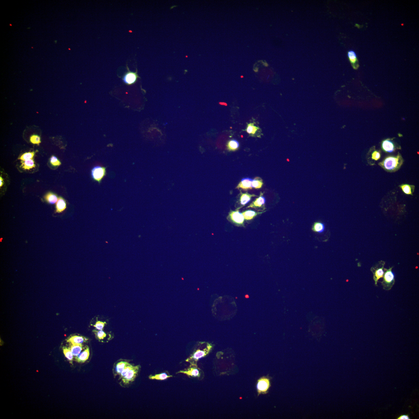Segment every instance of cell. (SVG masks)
<instances>
[{
  "label": "cell",
  "instance_id": "obj_1",
  "mask_svg": "<svg viewBox=\"0 0 419 419\" xmlns=\"http://www.w3.org/2000/svg\"><path fill=\"white\" fill-rule=\"evenodd\" d=\"M200 344L198 349L186 360L187 362L190 363V365H197L198 361L206 356L213 347L212 345L208 343L201 342Z\"/></svg>",
  "mask_w": 419,
  "mask_h": 419
},
{
  "label": "cell",
  "instance_id": "obj_2",
  "mask_svg": "<svg viewBox=\"0 0 419 419\" xmlns=\"http://www.w3.org/2000/svg\"><path fill=\"white\" fill-rule=\"evenodd\" d=\"M403 162L401 156L399 154L396 157H387L379 164L387 171L394 172L399 170Z\"/></svg>",
  "mask_w": 419,
  "mask_h": 419
},
{
  "label": "cell",
  "instance_id": "obj_3",
  "mask_svg": "<svg viewBox=\"0 0 419 419\" xmlns=\"http://www.w3.org/2000/svg\"><path fill=\"white\" fill-rule=\"evenodd\" d=\"M228 220L237 226H244L245 219L242 213L238 209L229 212L227 217Z\"/></svg>",
  "mask_w": 419,
  "mask_h": 419
},
{
  "label": "cell",
  "instance_id": "obj_4",
  "mask_svg": "<svg viewBox=\"0 0 419 419\" xmlns=\"http://www.w3.org/2000/svg\"><path fill=\"white\" fill-rule=\"evenodd\" d=\"M392 267L387 269H385V273L383 275V280L382 282L384 290H389L391 289L395 283L394 274L392 271Z\"/></svg>",
  "mask_w": 419,
  "mask_h": 419
},
{
  "label": "cell",
  "instance_id": "obj_5",
  "mask_svg": "<svg viewBox=\"0 0 419 419\" xmlns=\"http://www.w3.org/2000/svg\"><path fill=\"white\" fill-rule=\"evenodd\" d=\"M263 195L264 193L261 192L258 197L255 199L246 208H254L258 212L264 211L266 209V200L265 198L263 196Z\"/></svg>",
  "mask_w": 419,
  "mask_h": 419
},
{
  "label": "cell",
  "instance_id": "obj_6",
  "mask_svg": "<svg viewBox=\"0 0 419 419\" xmlns=\"http://www.w3.org/2000/svg\"><path fill=\"white\" fill-rule=\"evenodd\" d=\"M270 387V380L267 377H263L258 379L257 384L258 394H265Z\"/></svg>",
  "mask_w": 419,
  "mask_h": 419
},
{
  "label": "cell",
  "instance_id": "obj_7",
  "mask_svg": "<svg viewBox=\"0 0 419 419\" xmlns=\"http://www.w3.org/2000/svg\"><path fill=\"white\" fill-rule=\"evenodd\" d=\"M106 174V169L101 166H96L92 169L91 176L95 181L101 182L103 178Z\"/></svg>",
  "mask_w": 419,
  "mask_h": 419
},
{
  "label": "cell",
  "instance_id": "obj_8",
  "mask_svg": "<svg viewBox=\"0 0 419 419\" xmlns=\"http://www.w3.org/2000/svg\"><path fill=\"white\" fill-rule=\"evenodd\" d=\"M257 196L254 194H250L247 192L243 193L241 191L239 195V199H237V205L238 209L242 208L246 204L249 203L252 199V198Z\"/></svg>",
  "mask_w": 419,
  "mask_h": 419
},
{
  "label": "cell",
  "instance_id": "obj_9",
  "mask_svg": "<svg viewBox=\"0 0 419 419\" xmlns=\"http://www.w3.org/2000/svg\"><path fill=\"white\" fill-rule=\"evenodd\" d=\"M140 368V366H135L128 371L126 375L122 378V381L124 383L128 384L130 382H133L137 376Z\"/></svg>",
  "mask_w": 419,
  "mask_h": 419
},
{
  "label": "cell",
  "instance_id": "obj_10",
  "mask_svg": "<svg viewBox=\"0 0 419 419\" xmlns=\"http://www.w3.org/2000/svg\"><path fill=\"white\" fill-rule=\"evenodd\" d=\"M182 373L188 376L193 377H200V370L198 368L197 365H190V367L184 370L180 371L177 373Z\"/></svg>",
  "mask_w": 419,
  "mask_h": 419
},
{
  "label": "cell",
  "instance_id": "obj_11",
  "mask_svg": "<svg viewBox=\"0 0 419 419\" xmlns=\"http://www.w3.org/2000/svg\"><path fill=\"white\" fill-rule=\"evenodd\" d=\"M139 78L137 72H128L124 76L123 80L124 82L128 85H132L134 84L136 82L137 78Z\"/></svg>",
  "mask_w": 419,
  "mask_h": 419
},
{
  "label": "cell",
  "instance_id": "obj_12",
  "mask_svg": "<svg viewBox=\"0 0 419 419\" xmlns=\"http://www.w3.org/2000/svg\"><path fill=\"white\" fill-rule=\"evenodd\" d=\"M252 179L250 178H244L241 180L237 187V189H241L245 191L252 190Z\"/></svg>",
  "mask_w": 419,
  "mask_h": 419
},
{
  "label": "cell",
  "instance_id": "obj_13",
  "mask_svg": "<svg viewBox=\"0 0 419 419\" xmlns=\"http://www.w3.org/2000/svg\"><path fill=\"white\" fill-rule=\"evenodd\" d=\"M384 264L382 266V267H376L375 268H373L372 270V272L373 273V279L375 282V285L376 286H377L378 281L379 279L383 277L384 274L383 270Z\"/></svg>",
  "mask_w": 419,
  "mask_h": 419
},
{
  "label": "cell",
  "instance_id": "obj_14",
  "mask_svg": "<svg viewBox=\"0 0 419 419\" xmlns=\"http://www.w3.org/2000/svg\"><path fill=\"white\" fill-rule=\"evenodd\" d=\"M66 208V203L63 198H59L56 204V212L60 213L63 212Z\"/></svg>",
  "mask_w": 419,
  "mask_h": 419
},
{
  "label": "cell",
  "instance_id": "obj_15",
  "mask_svg": "<svg viewBox=\"0 0 419 419\" xmlns=\"http://www.w3.org/2000/svg\"><path fill=\"white\" fill-rule=\"evenodd\" d=\"M383 149L385 152L391 153L395 150V146L392 142L389 140H384L382 143Z\"/></svg>",
  "mask_w": 419,
  "mask_h": 419
},
{
  "label": "cell",
  "instance_id": "obj_16",
  "mask_svg": "<svg viewBox=\"0 0 419 419\" xmlns=\"http://www.w3.org/2000/svg\"><path fill=\"white\" fill-rule=\"evenodd\" d=\"M263 212H256L255 211H252V210H248L243 212L242 213L243 216H244L245 220H252L254 218L257 217V216L262 214Z\"/></svg>",
  "mask_w": 419,
  "mask_h": 419
},
{
  "label": "cell",
  "instance_id": "obj_17",
  "mask_svg": "<svg viewBox=\"0 0 419 419\" xmlns=\"http://www.w3.org/2000/svg\"><path fill=\"white\" fill-rule=\"evenodd\" d=\"M348 56L349 60H350V63H351L352 65L353 66L354 69H357L358 66V61L356 54L354 51L352 50L349 51L348 52Z\"/></svg>",
  "mask_w": 419,
  "mask_h": 419
},
{
  "label": "cell",
  "instance_id": "obj_18",
  "mask_svg": "<svg viewBox=\"0 0 419 419\" xmlns=\"http://www.w3.org/2000/svg\"><path fill=\"white\" fill-rule=\"evenodd\" d=\"M259 129H260L258 127L255 126L254 125V123H250L248 124L245 131L249 134V136L255 137L256 136L257 132Z\"/></svg>",
  "mask_w": 419,
  "mask_h": 419
},
{
  "label": "cell",
  "instance_id": "obj_19",
  "mask_svg": "<svg viewBox=\"0 0 419 419\" xmlns=\"http://www.w3.org/2000/svg\"><path fill=\"white\" fill-rule=\"evenodd\" d=\"M46 202L50 204H54L57 202L58 199L57 195L52 193H48L44 196Z\"/></svg>",
  "mask_w": 419,
  "mask_h": 419
},
{
  "label": "cell",
  "instance_id": "obj_20",
  "mask_svg": "<svg viewBox=\"0 0 419 419\" xmlns=\"http://www.w3.org/2000/svg\"><path fill=\"white\" fill-rule=\"evenodd\" d=\"M89 349L88 348H87L85 350L83 351L82 353L80 354L78 356L77 358V361L79 362H84L87 361L89 358Z\"/></svg>",
  "mask_w": 419,
  "mask_h": 419
},
{
  "label": "cell",
  "instance_id": "obj_21",
  "mask_svg": "<svg viewBox=\"0 0 419 419\" xmlns=\"http://www.w3.org/2000/svg\"><path fill=\"white\" fill-rule=\"evenodd\" d=\"M22 165L21 167L25 170H30V169L36 167V165L35 164L34 160L33 159H30L26 160V161H22Z\"/></svg>",
  "mask_w": 419,
  "mask_h": 419
},
{
  "label": "cell",
  "instance_id": "obj_22",
  "mask_svg": "<svg viewBox=\"0 0 419 419\" xmlns=\"http://www.w3.org/2000/svg\"><path fill=\"white\" fill-rule=\"evenodd\" d=\"M325 229V226L324 224L321 222H316L314 223L313 225V231L318 233H322L324 232Z\"/></svg>",
  "mask_w": 419,
  "mask_h": 419
},
{
  "label": "cell",
  "instance_id": "obj_23",
  "mask_svg": "<svg viewBox=\"0 0 419 419\" xmlns=\"http://www.w3.org/2000/svg\"><path fill=\"white\" fill-rule=\"evenodd\" d=\"M86 339L82 337L74 336L68 340V342L72 344H81L86 341Z\"/></svg>",
  "mask_w": 419,
  "mask_h": 419
},
{
  "label": "cell",
  "instance_id": "obj_24",
  "mask_svg": "<svg viewBox=\"0 0 419 419\" xmlns=\"http://www.w3.org/2000/svg\"><path fill=\"white\" fill-rule=\"evenodd\" d=\"M227 147L229 151H235L239 147V142L236 140H231L228 142Z\"/></svg>",
  "mask_w": 419,
  "mask_h": 419
},
{
  "label": "cell",
  "instance_id": "obj_25",
  "mask_svg": "<svg viewBox=\"0 0 419 419\" xmlns=\"http://www.w3.org/2000/svg\"><path fill=\"white\" fill-rule=\"evenodd\" d=\"M82 350V347L81 344H72L70 348L73 354L75 356H78Z\"/></svg>",
  "mask_w": 419,
  "mask_h": 419
},
{
  "label": "cell",
  "instance_id": "obj_26",
  "mask_svg": "<svg viewBox=\"0 0 419 419\" xmlns=\"http://www.w3.org/2000/svg\"><path fill=\"white\" fill-rule=\"evenodd\" d=\"M172 376L169 375L167 373H162L159 374L155 375H151L149 376V379H156V380H166L169 378L172 377Z\"/></svg>",
  "mask_w": 419,
  "mask_h": 419
},
{
  "label": "cell",
  "instance_id": "obj_27",
  "mask_svg": "<svg viewBox=\"0 0 419 419\" xmlns=\"http://www.w3.org/2000/svg\"><path fill=\"white\" fill-rule=\"evenodd\" d=\"M262 179L259 177H256L252 180V186L253 188L256 189H261L263 185Z\"/></svg>",
  "mask_w": 419,
  "mask_h": 419
},
{
  "label": "cell",
  "instance_id": "obj_28",
  "mask_svg": "<svg viewBox=\"0 0 419 419\" xmlns=\"http://www.w3.org/2000/svg\"><path fill=\"white\" fill-rule=\"evenodd\" d=\"M401 188L402 189V191L407 195H412L413 192L414 191V186L408 185V184H403L400 186Z\"/></svg>",
  "mask_w": 419,
  "mask_h": 419
},
{
  "label": "cell",
  "instance_id": "obj_29",
  "mask_svg": "<svg viewBox=\"0 0 419 419\" xmlns=\"http://www.w3.org/2000/svg\"><path fill=\"white\" fill-rule=\"evenodd\" d=\"M130 364L128 363V362H123V361H122V362L118 363L116 365V373H117L118 374L120 375L121 373H122V371H123L124 369L125 368V367H126L127 366L130 365Z\"/></svg>",
  "mask_w": 419,
  "mask_h": 419
},
{
  "label": "cell",
  "instance_id": "obj_30",
  "mask_svg": "<svg viewBox=\"0 0 419 419\" xmlns=\"http://www.w3.org/2000/svg\"><path fill=\"white\" fill-rule=\"evenodd\" d=\"M35 153V152L26 153L23 154L19 159L22 160V161H26V160L30 159H32Z\"/></svg>",
  "mask_w": 419,
  "mask_h": 419
},
{
  "label": "cell",
  "instance_id": "obj_31",
  "mask_svg": "<svg viewBox=\"0 0 419 419\" xmlns=\"http://www.w3.org/2000/svg\"><path fill=\"white\" fill-rule=\"evenodd\" d=\"M63 353H64L65 356L66 358L69 360V361H72L73 358V354L72 353L70 349H68L66 348H63Z\"/></svg>",
  "mask_w": 419,
  "mask_h": 419
},
{
  "label": "cell",
  "instance_id": "obj_32",
  "mask_svg": "<svg viewBox=\"0 0 419 419\" xmlns=\"http://www.w3.org/2000/svg\"><path fill=\"white\" fill-rule=\"evenodd\" d=\"M30 141L34 144L39 145L41 143L40 137L38 135H32L30 137Z\"/></svg>",
  "mask_w": 419,
  "mask_h": 419
},
{
  "label": "cell",
  "instance_id": "obj_33",
  "mask_svg": "<svg viewBox=\"0 0 419 419\" xmlns=\"http://www.w3.org/2000/svg\"><path fill=\"white\" fill-rule=\"evenodd\" d=\"M50 162L52 165L54 166H60L61 163L58 160L57 157L54 156H52L50 159Z\"/></svg>",
  "mask_w": 419,
  "mask_h": 419
},
{
  "label": "cell",
  "instance_id": "obj_34",
  "mask_svg": "<svg viewBox=\"0 0 419 419\" xmlns=\"http://www.w3.org/2000/svg\"><path fill=\"white\" fill-rule=\"evenodd\" d=\"M106 324V322L98 321L96 322V324L94 326L97 329H98V330H102L103 329Z\"/></svg>",
  "mask_w": 419,
  "mask_h": 419
},
{
  "label": "cell",
  "instance_id": "obj_35",
  "mask_svg": "<svg viewBox=\"0 0 419 419\" xmlns=\"http://www.w3.org/2000/svg\"><path fill=\"white\" fill-rule=\"evenodd\" d=\"M134 367V366L131 365V364L125 367L123 371H122V373H121V378H123L124 376H125V375H126L128 371H129L130 370H131V369H132Z\"/></svg>",
  "mask_w": 419,
  "mask_h": 419
},
{
  "label": "cell",
  "instance_id": "obj_36",
  "mask_svg": "<svg viewBox=\"0 0 419 419\" xmlns=\"http://www.w3.org/2000/svg\"><path fill=\"white\" fill-rule=\"evenodd\" d=\"M95 333H96V336L100 340L103 339L106 337V334L102 330L95 331Z\"/></svg>",
  "mask_w": 419,
  "mask_h": 419
},
{
  "label": "cell",
  "instance_id": "obj_37",
  "mask_svg": "<svg viewBox=\"0 0 419 419\" xmlns=\"http://www.w3.org/2000/svg\"><path fill=\"white\" fill-rule=\"evenodd\" d=\"M381 155L380 153L377 152V151H375L372 154V159L374 160H379L380 158Z\"/></svg>",
  "mask_w": 419,
  "mask_h": 419
},
{
  "label": "cell",
  "instance_id": "obj_38",
  "mask_svg": "<svg viewBox=\"0 0 419 419\" xmlns=\"http://www.w3.org/2000/svg\"><path fill=\"white\" fill-rule=\"evenodd\" d=\"M409 417L408 415H402L398 418V419H409Z\"/></svg>",
  "mask_w": 419,
  "mask_h": 419
},
{
  "label": "cell",
  "instance_id": "obj_39",
  "mask_svg": "<svg viewBox=\"0 0 419 419\" xmlns=\"http://www.w3.org/2000/svg\"><path fill=\"white\" fill-rule=\"evenodd\" d=\"M3 178H2V177H1V178H0V186L1 187L2 186L3 184L4 183L3 182Z\"/></svg>",
  "mask_w": 419,
  "mask_h": 419
}]
</instances>
